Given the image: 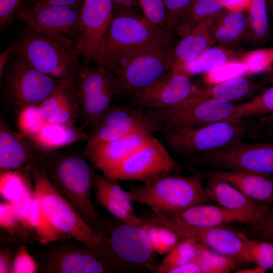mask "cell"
Returning <instances> with one entry per match:
<instances>
[{"instance_id": "6da1fadb", "label": "cell", "mask_w": 273, "mask_h": 273, "mask_svg": "<svg viewBox=\"0 0 273 273\" xmlns=\"http://www.w3.org/2000/svg\"><path fill=\"white\" fill-rule=\"evenodd\" d=\"M31 176L40 202V221L35 229L40 243L72 239L94 249L103 234L93 229L56 189L40 164L33 166Z\"/></svg>"}, {"instance_id": "7a4b0ae2", "label": "cell", "mask_w": 273, "mask_h": 273, "mask_svg": "<svg viewBox=\"0 0 273 273\" xmlns=\"http://www.w3.org/2000/svg\"><path fill=\"white\" fill-rule=\"evenodd\" d=\"M84 154L75 150L39 152L38 163L56 189L83 219L102 234L106 222L97 212L92 201L95 170Z\"/></svg>"}, {"instance_id": "3957f363", "label": "cell", "mask_w": 273, "mask_h": 273, "mask_svg": "<svg viewBox=\"0 0 273 273\" xmlns=\"http://www.w3.org/2000/svg\"><path fill=\"white\" fill-rule=\"evenodd\" d=\"M106 224V232L94 250L109 272L156 273L157 254L143 228L115 217Z\"/></svg>"}, {"instance_id": "277c9868", "label": "cell", "mask_w": 273, "mask_h": 273, "mask_svg": "<svg viewBox=\"0 0 273 273\" xmlns=\"http://www.w3.org/2000/svg\"><path fill=\"white\" fill-rule=\"evenodd\" d=\"M203 178L197 172L189 177L170 173L140 186H131L128 192L132 202L146 205L152 211L169 217L211 200L202 184Z\"/></svg>"}, {"instance_id": "5b68a950", "label": "cell", "mask_w": 273, "mask_h": 273, "mask_svg": "<svg viewBox=\"0 0 273 273\" xmlns=\"http://www.w3.org/2000/svg\"><path fill=\"white\" fill-rule=\"evenodd\" d=\"M172 32L136 14H114L107 28L100 64L112 72L122 61L146 48L173 40Z\"/></svg>"}, {"instance_id": "8992f818", "label": "cell", "mask_w": 273, "mask_h": 273, "mask_svg": "<svg viewBox=\"0 0 273 273\" xmlns=\"http://www.w3.org/2000/svg\"><path fill=\"white\" fill-rule=\"evenodd\" d=\"M16 51L42 73L61 80L75 79L82 67L75 46L38 32L26 24Z\"/></svg>"}, {"instance_id": "52a82bcc", "label": "cell", "mask_w": 273, "mask_h": 273, "mask_svg": "<svg viewBox=\"0 0 273 273\" xmlns=\"http://www.w3.org/2000/svg\"><path fill=\"white\" fill-rule=\"evenodd\" d=\"M250 120H226L191 128H164L160 133L170 150L190 157L241 141L250 132Z\"/></svg>"}, {"instance_id": "ba28073f", "label": "cell", "mask_w": 273, "mask_h": 273, "mask_svg": "<svg viewBox=\"0 0 273 273\" xmlns=\"http://www.w3.org/2000/svg\"><path fill=\"white\" fill-rule=\"evenodd\" d=\"M173 40L134 53L112 71L120 94L131 96L154 83L172 68Z\"/></svg>"}, {"instance_id": "9c48e42d", "label": "cell", "mask_w": 273, "mask_h": 273, "mask_svg": "<svg viewBox=\"0 0 273 273\" xmlns=\"http://www.w3.org/2000/svg\"><path fill=\"white\" fill-rule=\"evenodd\" d=\"M191 157L189 165L200 169L243 170L273 175V144L241 141L218 150Z\"/></svg>"}, {"instance_id": "30bf717a", "label": "cell", "mask_w": 273, "mask_h": 273, "mask_svg": "<svg viewBox=\"0 0 273 273\" xmlns=\"http://www.w3.org/2000/svg\"><path fill=\"white\" fill-rule=\"evenodd\" d=\"M4 74L7 98L18 115L28 107L39 105L64 81L42 73L16 51Z\"/></svg>"}, {"instance_id": "8fae6325", "label": "cell", "mask_w": 273, "mask_h": 273, "mask_svg": "<svg viewBox=\"0 0 273 273\" xmlns=\"http://www.w3.org/2000/svg\"><path fill=\"white\" fill-rule=\"evenodd\" d=\"M163 125L145 108L111 106L90 129L83 153L86 157L99 143L120 139L141 131L161 133Z\"/></svg>"}, {"instance_id": "7c38bea8", "label": "cell", "mask_w": 273, "mask_h": 273, "mask_svg": "<svg viewBox=\"0 0 273 273\" xmlns=\"http://www.w3.org/2000/svg\"><path fill=\"white\" fill-rule=\"evenodd\" d=\"M180 170V165L166 147L152 133L135 151L107 175L119 180L144 183Z\"/></svg>"}, {"instance_id": "4fadbf2b", "label": "cell", "mask_w": 273, "mask_h": 273, "mask_svg": "<svg viewBox=\"0 0 273 273\" xmlns=\"http://www.w3.org/2000/svg\"><path fill=\"white\" fill-rule=\"evenodd\" d=\"M75 83L80 115L90 122L100 119L111 106L113 99L120 94L116 76L103 66H82Z\"/></svg>"}, {"instance_id": "5bb4252c", "label": "cell", "mask_w": 273, "mask_h": 273, "mask_svg": "<svg viewBox=\"0 0 273 273\" xmlns=\"http://www.w3.org/2000/svg\"><path fill=\"white\" fill-rule=\"evenodd\" d=\"M140 217L144 221L169 228L182 239H193L199 244L237 261L247 262L245 243L238 232L223 226L197 228L179 224L165 215L153 211Z\"/></svg>"}, {"instance_id": "9a60e30c", "label": "cell", "mask_w": 273, "mask_h": 273, "mask_svg": "<svg viewBox=\"0 0 273 273\" xmlns=\"http://www.w3.org/2000/svg\"><path fill=\"white\" fill-rule=\"evenodd\" d=\"M235 105L218 99L194 96L180 106L170 110L146 108L164 128H197L229 120Z\"/></svg>"}, {"instance_id": "2e32d148", "label": "cell", "mask_w": 273, "mask_h": 273, "mask_svg": "<svg viewBox=\"0 0 273 273\" xmlns=\"http://www.w3.org/2000/svg\"><path fill=\"white\" fill-rule=\"evenodd\" d=\"M81 7L33 4L20 9L16 19L38 32L67 40L75 46L80 33Z\"/></svg>"}, {"instance_id": "e0dca14e", "label": "cell", "mask_w": 273, "mask_h": 273, "mask_svg": "<svg viewBox=\"0 0 273 273\" xmlns=\"http://www.w3.org/2000/svg\"><path fill=\"white\" fill-rule=\"evenodd\" d=\"M113 12L112 0H84L81 7L80 33L75 48L83 58V67L100 64L104 41Z\"/></svg>"}, {"instance_id": "ac0fdd59", "label": "cell", "mask_w": 273, "mask_h": 273, "mask_svg": "<svg viewBox=\"0 0 273 273\" xmlns=\"http://www.w3.org/2000/svg\"><path fill=\"white\" fill-rule=\"evenodd\" d=\"M197 89L189 75L171 69L152 84L130 97L138 106L170 110L180 106L191 99Z\"/></svg>"}, {"instance_id": "d6986e66", "label": "cell", "mask_w": 273, "mask_h": 273, "mask_svg": "<svg viewBox=\"0 0 273 273\" xmlns=\"http://www.w3.org/2000/svg\"><path fill=\"white\" fill-rule=\"evenodd\" d=\"M39 262L43 272H109L94 249L67 242L49 246Z\"/></svg>"}, {"instance_id": "ffe728a7", "label": "cell", "mask_w": 273, "mask_h": 273, "mask_svg": "<svg viewBox=\"0 0 273 273\" xmlns=\"http://www.w3.org/2000/svg\"><path fill=\"white\" fill-rule=\"evenodd\" d=\"M39 151L23 133L14 130L4 119L0 121L1 171L31 173L38 163Z\"/></svg>"}, {"instance_id": "44dd1931", "label": "cell", "mask_w": 273, "mask_h": 273, "mask_svg": "<svg viewBox=\"0 0 273 273\" xmlns=\"http://www.w3.org/2000/svg\"><path fill=\"white\" fill-rule=\"evenodd\" d=\"M119 179L105 173H94L93 188L97 205L124 222L142 227L144 222L136 216L129 192L124 191Z\"/></svg>"}, {"instance_id": "7402d4cb", "label": "cell", "mask_w": 273, "mask_h": 273, "mask_svg": "<svg viewBox=\"0 0 273 273\" xmlns=\"http://www.w3.org/2000/svg\"><path fill=\"white\" fill-rule=\"evenodd\" d=\"M153 133L141 131L98 144L86 157L96 168L108 174L135 151Z\"/></svg>"}, {"instance_id": "603a6c76", "label": "cell", "mask_w": 273, "mask_h": 273, "mask_svg": "<svg viewBox=\"0 0 273 273\" xmlns=\"http://www.w3.org/2000/svg\"><path fill=\"white\" fill-rule=\"evenodd\" d=\"M194 172L203 178L224 181L256 201L273 204V179L269 176L243 170L200 169Z\"/></svg>"}, {"instance_id": "cb8c5ba5", "label": "cell", "mask_w": 273, "mask_h": 273, "mask_svg": "<svg viewBox=\"0 0 273 273\" xmlns=\"http://www.w3.org/2000/svg\"><path fill=\"white\" fill-rule=\"evenodd\" d=\"M207 179L206 189L211 200L228 209L249 217L255 222V225L265 218L272 207L273 204L256 201L224 181L214 178Z\"/></svg>"}, {"instance_id": "d4e9b609", "label": "cell", "mask_w": 273, "mask_h": 273, "mask_svg": "<svg viewBox=\"0 0 273 273\" xmlns=\"http://www.w3.org/2000/svg\"><path fill=\"white\" fill-rule=\"evenodd\" d=\"M167 217L176 223L197 228L223 226L224 224L234 222L245 223L251 226L255 225V222L247 216L220 205L206 204L195 205L177 214Z\"/></svg>"}, {"instance_id": "484cf974", "label": "cell", "mask_w": 273, "mask_h": 273, "mask_svg": "<svg viewBox=\"0 0 273 273\" xmlns=\"http://www.w3.org/2000/svg\"><path fill=\"white\" fill-rule=\"evenodd\" d=\"M88 136V133L75 125L48 123L37 132L27 138L38 151L48 152L86 142Z\"/></svg>"}, {"instance_id": "4316f807", "label": "cell", "mask_w": 273, "mask_h": 273, "mask_svg": "<svg viewBox=\"0 0 273 273\" xmlns=\"http://www.w3.org/2000/svg\"><path fill=\"white\" fill-rule=\"evenodd\" d=\"M216 16L196 25L174 44L172 69L195 59L214 44L211 26Z\"/></svg>"}, {"instance_id": "83f0119b", "label": "cell", "mask_w": 273, "mask_h": 273, "mask_svg": "<svg viewBox=\"0 0 273 273\" xmlns=\"http://www.w3.org/2000/svg\"><path fill=\"white\" fill-rule=\"evenodd\" d=\"M248 25L244 12L224 9L214 18L211 32L214 41L231 42L239 38Z\"/></svg>"}, {"instance_id": "f1b7e54d", "label": "cell", "mask_w": 273, "mask_h": 273, "mask_svg": "<svg viewBox=\"0 0 273 273\" xmlns=\"http://www.w3.org/2000/svg\"><path fill=\"white\" fill-rule=\"evenodd\" d=\"M255 85L244 76L235 77L205 88L197 89L195 96L202 99L232 101L241 99L255 89Z\"/></svg>"}, {"instance_id": "f546056e", "label": "cell", "mask_w": 273, "mask_h": 273, "mask_svg": "<svg viewBox=\"0 0 273 273\" xmlns=\"http://www.w3.org/2000/svg\"><path fill=\"white\" fill-rule=\"evenodd\" d=\"M224 10L222 0H196L184 16L175 34L183 37L196 25Z\"/></svg>"}, {"instance_id": "4dcf8cb0", "label": "cell", "mask_w": 273, "mask_h": 273, "mask_svg": "<svg viewBox=\"0 0 273 273\" xmlns=\"http://www.w3.org/2000/svg\"><path fill=\"white\" fill-rule=\"evenodd\" d=\"M228 54L217 47H210L195 59L172 69L187 75L207 73L230 61Z\"/></svg>"}, {"instance_id": "1f68e13d", "label": "cell", "mask_w": 273, "mask_h": 273, "mask_svg": "<svg viewBox=\"0 0 273 273\" xmlns=\"http://www.w3.org/2000/svg\"><path fill=\"white\" fill-rule=\"evenodd\" d=\"M251 35L254 41L264 43L270 38L271 32L266 0H252L247 11Z\"/></svg>"}, {"instance_id": "d6a6232c", "label": "cell", "mask_w": 273, "mask_h": 273, "mask_svg": "<svg viewBox=\"0 0 273 273\" xmlns=\"http://www.w3.org/2000/svg\"><path fill=\"white\" fill-rule=\"evenodd\" d=\"M199 246L193 239L182 240L166 254L161 264H158L156 273H167L171 268L193 262Z\"/></svg>"}, {"instance_id": "836d02e7", "label": "cell", "mask_w": 273, "mask_h": 273, "mask_svg": "<svg viewBox=\"0 0 273 273\" xmlns=\"http://www.w3.org/2000/svg\"><path fill=\"white\" fill-rule=\"evenodd\" d=\"M194 262L202 273H228L235 270L237 261L200 245Z\"/></svg>"}, {"instance_id": "e575fe53", "label": "cell", "mask_w": 273, "mask_h": 273, "mask_svg": "<svg viewBox=\"0 0 273 273\" xmlns=\"http://www.w3.org/2000/svg\"><path fill=\"white\" fill-rule=\"evenodd\" d=\"M273 112V85L250 101L235 105L230 120L246 119Z\"/></svg>"}, {"instance_id": "d590c367", "label": "cell", "mask_w": 273, "mask_h": 273, "mask_svg": "<svg viewBox=\"0 0 273 273\" xmlns=\"http://www.w3.org/2000/svg\"><path fill=\"white\" fill-rule=\"evenodd\" d=\"M143 222V228L147 231L152 248L157 254L166 255L183 240L165 226Z\"/></svg>"}, {"instance_id": "8d00e7d4", "label": "cell", "mask_w": 273, "mask_h": 273, "mask_svg": "<svg viewBox=\"0 0 273 273\" xmlns=\"http://www.w3.org/2000/svg\"><path fill=\"white\" fill-rule=\"evenodd\" d=\"M246 249L247 262L266 270L273 268V243L258 239H250L242 233Z\"/></svg>"}, {"instance_id": "74e56055", "label": "cell", "mask_w": 273, "mask_h": 273, "mask_svg": "<svg viewBox=\"0 0 273 273\" xmlns=\"http://www.w3.org/2000/svg\"><path fill=\"white\" fill-rule=\"evenodd\" d=\"M145 17L157 27L175 33L169 23L163 0H139Z\"/></svg>"}, {"instance_id": "f35d334b", "label": "cell", "mask_w": 273, "mask_h": 273, "mask_svg": "<svg viewBox=\"0 0 273 273\" xmlns=\"http://www.w3.org/2000/svg\"><path fill=\"white\" fill-rule=\"evenodd\" d=\"M241 61L246 67L247 74L267 70L273 63V48L249 52L243 56Z\"/></svg>"}, {"instance_id": "ab89813d", "label": "cell", "mask_w": 273, "mask_h": 273, "mask_svg": "<svg viewBox=\"0 0 273 273\" xmlns=\"http://www.w3.org/2000/svg\"><path fill=\"white\" fill-rule=\"evenodd\" d=\"M18 115V125L20 132L27 137L37 132L48 123L41 116L38 106L28 107Z\"/></svg>"}, {"instance_id": "60d3db41", "label": "cell", "mask_w": 273, "mask_h": 273, "mask_svg": "<svg viewBox=\"0 0 273 273\" xmlns=\"http://www.w3.org/2000/svg\"><path fill=\"white\" fill-rule=\"evenodd\" d=\"M247 74L244 64L240 61H230L224 65L206 73V81L215 84Z\"/></svg>"}, {"instance_id": "b9f144b4", "label": "cell", "mask_w": 273, "mask_h": 273, "mask_svg": "<svg viewBox=\"0 0 273 273\" xmlns=\"http://www.w3.org/2000/svg\"><path fill=\"white\" fill-rule=\"evenodd\" d=\"M26 184L22 174L17 171H1V194L10 202L22 191Z\"/></svg>"}, {"instance_id": "7bdbcfd3", "label": "cell", "mask_w": 273, "mask_h": 273, "mask_svg": "<svg viewBox=\"0 0 273 273\" xmlns=\"http://www.w3.org/2000/svg\"><path fill=\"white\" fill-rule=\"evenodd\" d=\"M163 1L169 23L173 32L176 33V30L184 16L196 0Z\"/></svg>"}, {"instance_id": "ee69618b", "label": "cell", "mask_w": 273, "mask_h": 273, "mask_svg": "<svg viewBox=\"0 0 273 273\" xmlns=\"http://www.w3.org/2000/svg\"><path fill=\"white\" fill-rule=\"evenodd\" d=\"M33 196V191H31L26 184L22 191L10 201L17 221L26 225Z\"/></svg>"}, {"instance_id": "f6af8a7d", "label": "cell", "mask_w": 273, "mask_h": 273, "mask_svg": "<svg viewBox=\"0 0 273 273\" xmlns=\"http://www.w3.org/2000/svg\"><path fill=\"white\" fill-rule=\"evenodd\" d=\"M24 0H0V28L2 31L16 19L18 11L25 6Z\"/></svg>"}, {"instance_id": "bcb514c9", "label": "cell", "mask_w": 273, "mask_h": 273, "mask_svg": "<svg viewBox=\"0 0 273 273\" xmlns=\"http://www.w3.org/2000/svg\"><path fill=\"white\" fill-rule=\"evenodd\" d=\"M12 272L32 273L38 270L34 259L24 249L17 251L12 264Z\"/></svg>"}, {"instance_id": "7dc6e473", "label": "cell", "mask_w": 273, "mask_h": 273, "mask_svg": "<svg viewBox=\"0 0 273 273\" xmlns=\"http://www.w3.org/2000/svg\"><path fill=\"white\" fill-rule=\"evenodd\" d=\"M252 228V231L257 239L273 243L272 206L265 218Z\"/></svg>"}, {"instance_id": "c3c4849f", "label": "cell", "mask_w": 273, "mask_h": 273, "mask_svg": "<svg viewBox=\"0 0 273 273\" xmlns=\"http://www.w3.org/2000/svg\"><path fill=\"white\" fill-rule=\"evenodd\" d=\"M114 14H139L141 9L139 0H112Z\"/></svg>"}, {"instance_id": "681fc988", "label": "cell", "mask_w": 273, "mask_h": 273, "mask_svg": "<svg viewBox=\"0 0 273 273\" xmlns=\"http://www.w3.org/2000/svg\"><path fill=\"white\" fill-rule=\"evenodd\" d=\"M17 220L14 213L10 202L1 203L0 205V225L1 227L10 229L14 228Z\"/></svg>"}, {"instance_id": "f907efd6", "label": "cell", "mask_w": 273, "mask_h": 273, "mask_svg": "<svg viewBox=\"0 0 273 273\" xmlns=\"http://www.w3.org/2000/svg\"><path fill=\"white\" fill-rule=\"evenodd\" d=\"M40 199L37 194L33 191L32 203L27 217V226L35 229L40 221Z\"/></svg>"}, {"instance_id": "816d5d0a", "label": "cell", "mask_w": 273, "mask_h": 273, "mask_svg": "<svg viewBox=\"0 0 273 273\" xmlns=\"http://www.w3.org/2000/svg\"><path fill=\"white\" fill-rule=\"evenodd\" d=\"M224 9L232 11H248L252 0H222Z\"/></svg>"}, {"instance_id": "f5cc1de1", "label": "cell", "mask_w": 273, "mask_h": 273, "mask_svg": "<svg viewBox=\"0 0 273 273\" xmlns=\"http://www.w3.org/2000/svg\"><path fill=\"white\" fill-rule=\"evenodd\" d=\"M17 46V41L16 40L0 54V78L1 80L3 76L6 67L10 59L11 55L15 52Z\"/></svg>"}, {"instance_id": "db71d44e", "label": "cell", "mask_w": 273, "mask_h": 273, "mask_svg": "<svg viewBox=\"0 0 273 273\" xmlns=\"http://www.w3.org/2000/svg\"><path fill=\"white\" fill-rule=\"evenodd\" d=\"M80 0H34L33 4L56 6V7H75L78 6Z\"/></svg>"}, {"instance_id": "11a10c76", "label": "cell", "mask_w": 273, "mask_h": 273, "mask_svg": "<svg viewBox=\"0 0 273 273\" xmlns=\"http://www.w3.org/2000/svg\"><path fill=\"white\" fill-rule=\"evenodd\" d=\"M167 273H202V271L199 266L193 261L171 268Z\"/></svg>"}, {"instance_id": "9f6ffc18", "label": "cell", "mask_w": 273, "mask_h": 273, "mask_svg": "<svg viewBox=\"0 0 273 273\" xmlns=\"http://www.w3.org/2000/svg\"><path fill=\"white\" fill-rule=\"evenodd\" d=\"M0 262V272H12L11 268L8 266L7 258L2 254H1Z\"/></svg>"}, {"instance_id": "6f0895ef", "label": "cell", "mask_w": 273, "mask_h": 273, "mask_svg": "<svg viewBox=\"0 0 273 273\" xmlns=\"http://www.w3.org/2000/svg\"><path fill=\"white\" fill-rule=\"evenodd\" d=\"M266 272V269L257 265L253 268L237 269L235 271V272L238 273H263Z\"/></svg>"}, {"instance_id": "680465c9", "label": "cell", "mask_w": 273, "mask_h": 273, "mask_svg": "<svg viewBox=\"0 0 273 273\" xmlns=\"http://www.w3.org/2000/svg\"><path fill=\"white\" fill-rule=\"evenodd\" d=\"M260 121L261 124L267 127V128L273 127V112L261 118Z\"/></svg>"}, {"instance_id": "91938a15", "label": "cell", "mask_w": 273, "mask_h": 273, "mask_svg": "<svg viewBox=\"0 0 273 273\" xmlns=\"http://www.w3.org/2000/svg\"><path fill=\"white\" fill-rule=\"evenodd\" d=\"M271 32L273 33V0H266Z\"/></svg>"}, {"instance_id": "94428289", "label": "cell", "mask_w": 273, "mask_h": 273, "mask_svg": "<svg viewBox=\"0 0 273 273\" xmlns=\"http://www.w3.org/2000/svg\"><path fill=\"white\" fill-rule=\"evenodd\" d=\"M262 134L264 136L273 138V127L265 129L263 131Z\"/></svg>"}, {"instance_id": "6125c7cd", "label": "cell", "mask_w": 273, "mask_h": 273, "mask_svg": "<svg viewBox=\"0 0 273 273\" xmlns=\"http://www.w3.org/2000/svg\"><path fill=\"white\" fill-rule=\"evenodd\" d=\"M269 77L270 79V80L273 82V67L270 70V73L269 74Z\"/></svg>"}]
</instances>
